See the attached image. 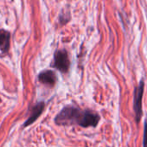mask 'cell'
Here are the masks:
<instances>
[{
    "mask_svg": "<svg viewBox=\"0 0 147 147\" xmlns=\"http://www.w3.org/2000/svg\"><path fill=\"white\" fill-rule=\"evenodd\" d=\"M100 120L98 113L78 107L67 105L64 107L55 116V123L58 125H79L82 128H95Z\"/></svg>",
    "mask_w": 147,
    "mask_h": 147,
    "instance_id": "cell-1",
    "label": "cell"
},
{
    "mask_svg": "<svg viewBox=\"0 0 147 147\" xmlns=\"http://www.w3.org/2000/svg\"><path fill=\"white\" fill-rule=\"evenodd\" d=\"M70 59L67 49H61L55 52L52 67L62 74H67L70 69Z\"/></svg>",
    "mask_w": 147,
    "mask_h": 147,
    "instance_id": "cell-2",
    "label": "cell"
},
{
    "mask_svg": "<svg viewBox=\"0 0 147 147\" xmlns=\"http://www.w3.org/2000/svg\"><path fill=\"white\" fill-rule=\"evenodd\" d=\"M144 92V82L142 79L138 85L135 88L133 92V112L135 114V120L139 123L143 115V96Z\"/></svg>",
    "mask_w": 147,
    "mask_h": 147,
    "instance_id": "cell-3",
    "label": "cell"
},
{
    "mask_svg": "<svg viewBox=\"0 0 147 147\" xmlns=\"http://www.w3.org/2000/svg\"><path fill=\"white\" fill-rule=\"evenodd\" d=\"M38 81L45 86L54 88L57 82V76L55 71L46 69L38 75Z\"/></svg>",
    "mask_w": 147,
    "mask_h": 147,
    "instance_id": "cell-4",
    "label": "cell"
},
{
    "mask_svg": "<svg viewBox=\"0 0 147 147\" xmlns=\"http://www.w3.org/2000/svg\"><path fill=\"white\" fill-rule=\"evenodd\" d=\"M44 108H45V103L43 101L38 102L36 105H34L30 110V114L29 118L24 124V127H27V126L30 125L31 124H33L41 116Z\"/></svg>",
    "mask_w": 147,
    "mask_h": 147,
    "instance_id": "cell-5",
    "label": "cell"
},
{
    "mask_svg": "<svg viewBox=\"0 0 147 147\" xmlns=\"http://www.w3.org/2000/svg\"><path fill=\"white\" fill-rule=\"evenodd\" d=\"M11 33L5 30L0 29V50L2 53H7L11 46Z\"/></svg>",
    "mask_w": 147,
    "mask_h": 147,
    "instance_id": "cell-6",
    "label": "cell"
},
{
    "mask_svg": "<svg viewBox=\"0 0 147 147\" xmlns=\"http://www.w3.org/2000/svg\"><path fill=\"white\" fill-rule=\"evenodd\" d=\"M70 18H70V13L69 12H67V13L63 12L59 17V22H60V24L61 25H65V24H67L69 22Z\"/></svg>",
    "mask_w": 147,
    "mask_h": 147,
    "instance_id": "cell-7",
    "label": "cell"
},
{
    "mask_svg": "<svg viewBox=\"0 0 147 147\" xmlns=\"http://www.w3.org/2000/svg\"><path fill=\"white\" fill-rule=\"evenodd\" d=\"M143 146H144V147H147V120H145V121H144V125Z\"/></svg>",
    "mask_w": 147,
    "mask_h": 147,
    "instance_id": "cell-8",
    "label": "cell"
}]
</instances>
